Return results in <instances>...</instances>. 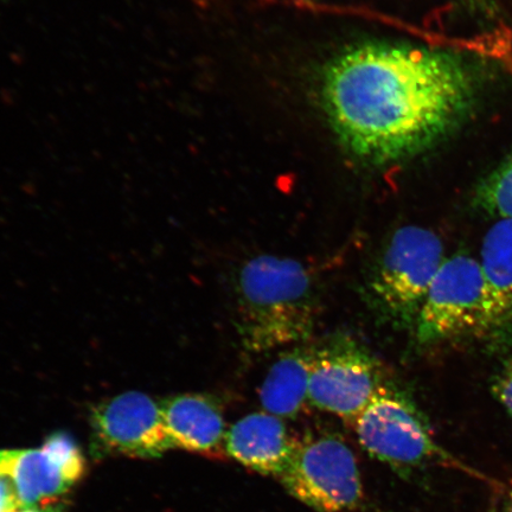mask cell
<instances>
[{"label": "cell", "mask_w": 512, "mask_h": 512, "mask_svg": "<svg viewBox=\"0 0 512 512\" xmlns=\"http://www.w3.org/2000/svg\"><path fill=\"white\" fill-rule=\"evenodd\" d=\"M358 441L371 457L400 473L441 465L492 483V479L459 462L435 440L427 418L406 390L387 382L354 421Z\"/></svg>", "instance_id": "obj_4"}, {"label": "cell", "mask_w": 512, "mask_h": 512, "mask_svg": "<svg viewBox=\"0 0 512 512\" xmlns=\"http://www.w3.org/2000/svg\"><path fill=\"white\" fill-rule=\"evenodd\" d=\"M381 364L360 342L337 336L313 351L309 401L354 422L386 384Z\"/></svg>", "instance_id": "obj_7"}, {"label": "cell", "mask_w": 512, "mask_h": 512, "mask_svg": "<svg viewBox=\"0 0 512 512\" xmlns=\"http://www.w3.org/2000/svg\"><path fill=\"white\" fill-rule=\"evenodd\" d=\"M494 502L488 512H512V479L508 482H499L496 479L494 485Z\"/></svg>", "instance_id": "obj_17"}, {"label": "cell", "mask_w": 512, "mask_h": 512, "mask_svg": "<svg viewBox=\"0 0 512 512\" xmlns=\"http://www.w3.org/2000/svg\"><path fill=\"white\" fill-rule=\"evenodd\" d=\"M283 419L267 412L243 416L229 428L224 440L228 456L262 475L279 477L296 452Z\"/></svg>", "instance_id": "obj_10"}, {"label": "cell", "mask_w": 512, "mask_h": 512, "mask_svg": "<svg viewBox=\"0 0 512 512\" xmlns=\"http://www.w3.org/2000/svg\"><path fill=\"white\" fill-rule=\"evenodd\" d=\"M488 292L479 260L460 253L446 258L416 320L415 341L431 347L465 337H490Z\"/></svg>", "instance_id": "obj_5"}, {"label": "cell", "mask_w": 512, "mask_h": 512, "mask_svg": "<svg viewBox=\"0 0 512 512\" xmlns=\"http://www.w3.org/2000/svg\"><path fill=\"white\" fill-rule=\"evenodd\" d=\"M490 392L512 419V357L495 371L490 383Z\"/></svg>", "instance_id": "obj_15"}, {"label": "cell", "mask_w": 512, "mask_h": 512, "mask_svg": "<svg viewBox=\"0 0 512 512\" xmlns=\"http://www.w3.org/2000/svg\"><path fill=\"white\" fill-rule=\"evenodd\" d=\"M315 348L297 347L281 355L260 388L265 412L292 419L309 400L310 377Z\"/></svg>", "instance_id": "obj_13"}, {"label": "cell", "mask_w": 512, "mask_h": 512, "mask_svg": "<svg viewBox=\"0 0 512 512\" xmlns=\"http://www.w3.org/2000/svg\"><path fill=\"white\" fill-rule=\"evenodd\" d=\"M238 334L247 351H271L309 341L319 297L309 270L297 260L259 255L242 265L236 281Z\"/></svg>", "instance_id": "obj_2"}, {"label": "cell", "mask_w": 512, "mask_h": 512, "mask_svg": "<svg viewBox=\"0 0 512 512\" xmlns=\"http://www.w3.org/2000/svg\"><path fill=\"white\" fill-rule=\"evenodd\" d=\"M96 444L121 456L152 459L174 448L166 432L162 405L140 392L101 402L92 414Z\"/></svg>", "instance_id": "obj_9"}, {"label": "cell", "mask_w": 512, "mask_h": 512, "mask_svg": "<svg viewBox=\"0 0 512 512\" xmlns=\"http://www.w3.org/2000/svg\"><path fill=\"white\" fill-rule=\"evenodd\" d=\"M160 405L174 448L213 456L224 446L226 422L219 403L209 395H177Z\"/></svg>", "instance_id": "obj_11"}, {"label": "cell", "mask_w": 512, "mask_h": 512, "mask_svg": "<svg viewBox=\"0 0 512 512\" xmlns=\"http://www.w3.org/2000/svg\"><path fill=\"white\" fill-rule=\"evenodd\" d=\"M446 260L444 243L430 229L405 226L384 239L370 261L362 298L383 326L414 331L435 275Z\"/></svg>", "instance_id": "obj_3"}, {"label": "cell", "mask_w": 512, "mask_h": 512, "mask_svg": "<svg viewBox=\"0 0 512 512\" xmlns=\"http://www.w3.org/2000/svg\"><path fill=\"white\" fill-rule=\"evenodd\" d=\"M472 203L486 215L512 219V155L480 179L473 190Z\"/></svg>", "instance_id": "obj_14"}, {"label": "cell", "mask_w": 512, "mask_h": 512, "mask_svg": "<svg viewBox=\"0 0 512 512\" xmlns=\"http://www.w3.org/2000/svg\"><path fill=\"white\" fill-rule=\"evenodd\" d=\"M465 10L472 16L491 21L498 14L495 0H460Z\"/></svg>", "instance_id": "obj_18"}, {"label": "cell", "mask_w": 512, "mask_h": 512, "mask_svg": "<svg viewBox=\"0 0 512 512\" xmlns=\"http://www.w3.org/2000/svg\"><path fill=\"white\" fill-rule=\"evenodd\" d=\"M64 505L56 502L48 505H42V507L23 509L19 512H63Z\"/></svg>", "instance_id": "obj_19"}, {"label": "cell", "mask_w": 512, "mask_h": 512, "mask_svg": "<svg viewBox=\"0 0 512 512\" xmlns=\"http://www.w3.org/2000/svg\"><path fill=\"white\" fill-rule=\"evenodd\" d=\"M23 509L14 482L8 472L0 466V512H19Z\"/></svg>", "instance_id": "obj_16"}, {"label": "cell", "mask_w": 512, "mask_h": 512, "mask_svg": "<svg viewBox=\"0 0 512 512\" xmlns=\"http://www.w3.org/2000/svg\"><path fill=\"white\" fill-rule=\"evenodd\" d=\"M490 310V337L512 335V219L498 220L480 249Z\"/></svg>", "instance_id": "obj_12"}, {"label": "cell", "mask_w": 512, "mask_h": 512, "mask_svg": "<svg viewBox=\"0 0 512 512\" xmlns=\"http://www.w3.org/2000/svg\"><path fill=\"white\" fill-rule=\"evenodd\" d=\"M478 79L450 51L371 42L325 70L323 105L345 150L362 162H402L443 142L477 104Z\"/></svg>", "instance_id": "obj_1"}, {"label": "cell", "mask_w": 512, "mask_h": 512, "mask_svg": "<svg viewBox=\"0 0 512 512\" xmlns=\"http://www.w3.org/2000/svg\"><path fill=\"white\" fill-rule=\"evenodd\" d=\"M278 478L291 495L319 512L355 509L363 495L354 452L332 434L299 443Z\"/></svg>", "instance_id": "obj_6"}, {"label": "cell", "mask_w": 512, "mask_h": 512, "mask_svg": "<svg viewBox=\"0 0 512 512\" xmlns=\"http://www.w3.org/2000/svg\"><path fill=\"white\" fill-rule=\"evenodd\" d=\"M85 458L66 433L50 435L40 448L0 450V466L14 482L24 509L56 503L79 482Z\"/></svg>", "instance_id": "obj_8"}]
</instances>
